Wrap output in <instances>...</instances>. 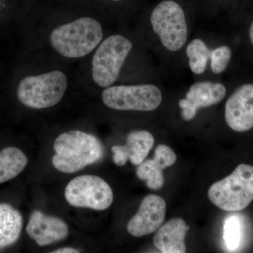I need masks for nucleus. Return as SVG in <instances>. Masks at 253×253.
<instances>
[{
	"instance_id": "obj_9",
	"label": "nucleus",
	"mask_w": 253,
	"mask_h": 253,
	"mask_svg": "<svg viewBox=\"0 0 253 253\" xmlns=\"http://www.w3.org/2000/svg\"><path fill=\"white\" fill-rule=\"evenodd\" d=\"M65 198L73 207L104 211L113 204V192L102 178L84 174L76 176L68 183Z\"/></svg>"
},
{
	"instance_id": "obj_22",
	"label": "nucleus",
	"mask_w": 253,
	"mask_h": 253,
	"mask_svg": "<svg viewBox=\"0 0 253 253\" xmlns=\"http://www.w3.org/2000/svg\"><path fill=\"white\" fill-rule=\"evenodd\" d=\"M98 1H106V2H120V1H122L123 0H98Z\"/></svg>"
},
{
	"instance_id": "obj_11",
	"label": "nucleus",
	"mask_w": 253,
	"mask_h": 253,
	"mask_svg": "<svg viewBox=\"0 0 253 253\" xmlns=\"http://www.w3.org/2000/svg\"><path fill=\"white\" fill-rule=\"evenodd\" d=\"M224 120L232 130L245 132L253 128V83L236 87L226 99Z\"/></svg>"
},
{
	"instance_id": "obj_2",
	"label": "nucleus",
	"mask_w": 253,
	"mask_h": 253,
	"mask_svg": "<svg viewBox=\"0 0 253 253\" xmlns=\"http://www.w3.org/2000/svg\"><path fill=\"white\" fill-rule=\"evenodd\" d=\"M78 87L94 91L163 80L157 61L130 23L118 25L76 69Z\"/></svg>"
},
{
	"instance_id": "obj_4",
	"label": "nucleus",
	"mask_w": 253,
	"mask_h": 253,
	"mask_svg": "<svg viewBox=\"0 0 253 253\" xmlns=\"http://www.w3.org/2000/svg\"><path fill=\"white\" fill-rule=\"evenodd\" d=\"M26 71L15 87L16 99L34 111L52 109L61 104L70 89L78 87L76 66L28 54Z\"/></svg>"
},
{
	"instance_id": "obj_13",
	"label": "nucleus",
	"mask_w": 253,
	"mask_h": 253,
	"mask_svg": "<svg viewBox=\"0 0 253 253\" xmlns=\"http://www.w3.org/2000/svg\"><path fill=\"white\" fill-rule=\"evenodd\" d=\"M26 232L38 246L43 247L63 241L68 237L69 230L62 219L36 211L30 216Z\"/></svg>"
},
{
	"instance_id": "obj_10",
	"label": "nucleus",
	"mask_w": 253,
	"mask_h": 253,
	"mask_svg": "<svg viewBox=\"0 0 253 253\" xmlns=\"http://www.w3.org/2000/svg\"><path fill=\"white\" fill-rule=\"evenodd\" d=\"M227 89L218 80H195L178 101L180 116L186 122L197 116L200 110L208 109L221 103L226 97Z\"/></svg>"
},
{
	"instance_id": "obj_20",
	"label": "nucleus",
	"mask_w": 253,
	"mask_h": 253,
	"mask_svg": "<svg viewBox=\"0 0 253 253\" xmlns=\"http://www.w3.org/2000/svg\"><path fill=\"white\" fill-rule=\"evenodd\" d=\"M80 253L79 250L74 249V248L65 247L61 249L55 250L51 253Z\"/></svg>"
},
{
	"instance_id": "obj_14",
	"label": "nucleus",
	"mask_w": 253,
	"mask_h": 253,
	"mask_svg": "<svg viewBox=\"0 0 253 253\" xmlns=\"http://www.w3.org/2000/svg\"><path fill=\"white\" fill-rule=\"evenodd\" d=\"M154 137L150 131L136 129L130 131L126 136L124 146H113V162L118 166H123L127 161L134 166H139L144 162L152 149Z\"/></svg>"
},
{
	"instance_id": "obj_5",
	"label": "nucleus",
	"mask_w": 253,
	"mask_h": 253,
	"mask_svg": "<svg viewBox=\"0 0 253 253\" xmlns=\"http://www.w3.org/2000/svg\"><path fill=\"white\" fill-rule=\"evenodd\" d=\"M231 46L217 39L215 32L196 27L184 51V68L194 80H218L229 68L232 60Z\"/></svg>"
},
{
	"instance_id": "obj_12",
	"label": "nucleus",
	"mask_w": 253,
	"mask_h": 253,
	"mask_svg": "<svg viewBox=\"0 0 253 253\" xmlns=\"http://www.w3.org/2000/svg\"><path fill=\"white\" fill-rule=\"evenodd\" d=\"M166 213L165 200L156 195H149L144 198L137 212L128 222L126 230L136 238L152 234L162 225Z\"/></svg>"
},
{
	"instance_id": "obj_17",
	"label": "nucleus",
	"mask_w": 253,
	"mask_h": 253,
	"mask_svg": "<svg viewBox=\"0 0 253 253\" xmlns=\"http://www.w3.org/2000/svg\"><path fill=\"white\" fill-rule=\"evenodd\" d=\"M23 228L21 213L8 204H0V249L12 246L19 239Z\"/></svg>"
},
{
	"instance_id": "obj_7",
	"label": "nucleus",
	"mask_w": 253,
	"mask_h": 253,
	"mask_svg": "<svg viewBox=\"0 0 253 253\" xmlns=\"http://www.w3.org/2000/svg\"><path fill=\"white\" fill-rule=\"evenodd\" d=\"M163 80L119 84L96 93L106 109L118 113H152L163 102Z\"/></svg>"
},
{
	"instance_id": "obj_18",
	"label": "nucleus",
	"mask_w": 253,
	"mask_h": 253,
	"mask_svg": "<svg viewBox=\"0 0 253 253\" xmlns=\"http://www.w3.org/2000/svg\"><path fill=\"white\" fill-rule=\"evenodd\" d=\"M28 163L26 155L16 147H6L0 151V184L16 177Z\"/></svg>"
},
{
	"instance_id": "obj_16",
	"label": "nucleus",
	"mask_w": 253,
	"mask_h": 253,
	"mask_svg": "<svg viewBox=\"0 0 253 253\" xmlns=\"http://www.w3.org/2000/svg\"><path fill=\"white\" fill-rule=\"evenodd\" d=\"M189 229L181 218H173L160 226L154 236V244L161 253H186L185 237Z\"/></svg>"
},
{
	"instance_id": "obj_1",
	"label": "nucleus",
	"mask_w": 253,
	"mask_h": 253,
	"mask_svg": "<svg viewBox=\"0 0 253 253\" xmlns=\"http://www.w3.org/2000/svg\"><path fill=\"white\" fill-rule=\"evenodd\" d=\"M118 25L94 10L38 11L25 23L28 53L77 66Z\"/></svg>"
},
{
	"instance_id": "obj_19",
	"label": "nucleus",
	"mask_w": 253,
	"mask_h": 253,
	"mask_svg": "<svg viewBox=\"0 0 253 253\" xmlns=\"http://www.w3.org/2000/svg\"><path fill=\"white\" fill-rule=\"evenodd\" d=\"M224 239L226 246L230 251L238 249L241 240V222L236 216L228 218L224 224Z\"/></svg>"
},
{
	"instance_id": "obj_21",
	"label": "nucleus",
	"mask_w": 253,
	"mask_h": 253,
	"mask_svg": "<svg viewBox=\"0 0 253 253\" xmlns=\"http://www.w3.org/2000/svg\"><path fill=\"white\" fill-rule=\"evenodd\" d=\"M248 36H249V39L250 43L253 47V20L249 28V32H248Z\"/></svg>"
},
{
	"instance_id": "obj_8",
	"label": "nucleus",
	"mask_w": 253,
	"mask_h": 253,
	"mask_svg": "<svg viewBox=\"0 0 253 253\" xmlns=\"http://www.w3.org/2000/svg\"><path fill=\"white\" fill-rule=\"evenodd\" d=\"M210 201L222 211H242L253 201V166L241 164L230 175L214 183L208 192Z\"/></svg>"
},
{
	"instance_id": "obj_3",
	"label": "nucleus",
	"mask_w": 253,
	"mask_h": 253,
	"mask_svg": "<svg viewBox=\"0 0 253 253\" xmlns=\"http://www.w3.org/2000/svg\"><path fill=\"white\" fill-rule=\"evenodd\" d=\"M131 25L156 58L163 76L184 68V49L197 23L180 3L163 0Z\"/></svg>"
},
{
	"instance_id": "obj_6",
	"label": "nucleus",
	"mask_w": 253,
	"mask_h": 253,
	"mask_svg": "<svg viewBox=\"0 0 253 253\" xmlns=\"http://www.w3.org/2000/svg\"><path fill=\"white\" fill-rule=\"evenodd\" d=\"M51 162L57 170L71 174L99 162L104 156L101 141L91 133L71 129L56 138Z\"/></svg>"
},
{
	"instance_id": "obj_15",
	"label": "nucleus",
	"mask_w": 253,
	"mask_h": 253,
	"mask_svg": "<svg viewBox=\"0 0 253 253\" xmlns=\"http://www.w3.org/2000/svg\"><path fill=\"white\" fill-rule=\"evenodd\" d=\"M176 156L171 148L161 144L155 150L154 158L141 163L136 168V175L146 181L149 189L158 190L164 184L163 170L175 163Z\"/></svg>"
}]
</instances>
